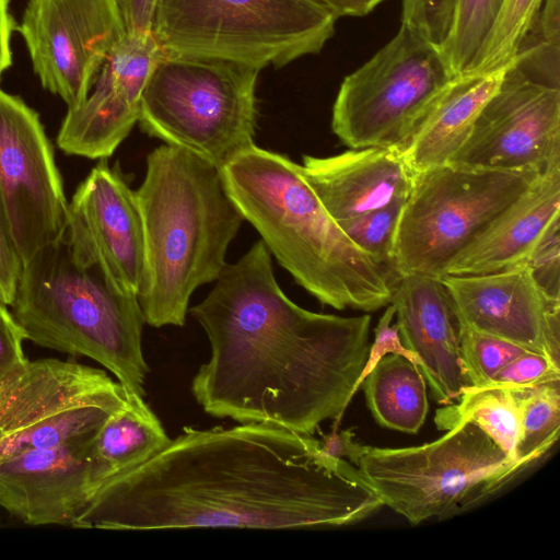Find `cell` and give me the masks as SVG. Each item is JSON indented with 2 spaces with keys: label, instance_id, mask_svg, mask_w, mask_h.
Returning <instances> with one entry per match:
<instances>
[{
  "label": "cell",
  "instance_id": "obj_1",
  "mask_svg": "<svg viewBox=\"0 0 560 560\" xmlns=\"http://www.w3.org/2000/svg\"><path fill=\"white\" fill-rule=\"evenodd\" d=\"M318 444L264 422L187 428L105 482L75 527L311 529L352 525L380 510L357 468Z\"/></svg>",
  "mask_w": 560,
  "mask_h": 560
},
{
  "label": "cell",
  "instance_id": "obj_2",
  "mask_svg": "<svg viewBox=\"0 0 560 560\" xmlns=\"http://www.w3.org/2000/svg\"><path fill=\"white\" fill-rule=\"evenodd\" d=\"M214 282L188 310L210 343L209 360L190 386L203 411L305 435L338 420L362 384L371 316L295 304L279 287L261 240Z\"/></svg>",
  "mask_w": 560,
  "mask_h": 560
},
{
  "label": "cell",
  "instance_id": "obj_3",
  "mask_svg": "<svg viewBox=\"0 0 560 560\" xmlns=\"http://www.w3.org/2000/svg\"><path fill=\"white\" fill-rule=\"evenodd\" d=\"M226 189L277 261L322 304L374 312L399 278L355 246L285 155L252 145L222 168Z\"/></svg>",
  "mask_w": 560,
  "mask_h": 560
},
{
  "label": "cell",
  "instance_id": "obj_4",
  "mask_svg": "<svg viewBox=\"0 0 560 560\" xmlns=\"http://www.w3.org/2000/svg\"><path fill=\"white\" fill-rule=\"evenodd\" d=\"M136 197L144 235L138 296L144 323L184 326L192 293L218 279L245 219L221 168L170 144L148 154Z\"/></svg>",
  "mask_w": 560,
  "mask_h": 560
},
{
  "label": "cell",
  "instance_id": "obj_5",
  "mask_svg": "<svg viewBox=\"0 0 560 560\" xmlns=\"http://www.w3.org/2000/svg\"><path fill=\"white\" fill-rule=\"evenodd\" d=\"M10 307L27 340L89 357L126 392L145 396L149 366L138 298L117 289L100 267L75 261L65 237L22 264Z\"/></svg>",
  "mask_w": 560,
  "mask_h": 560
},
{
  "label": "cell",
  "instance_id": "obj_6",
  "mask_svg": "<svg viewBox=\"0 0 560 560\" xmlns=\"http://www.w3.org/2000/svg\"><path fill=\"white\" fill-rule=\"evenodd\" d=\"M348 462L383 505L413 525L479 505L534 466L511 458L469 422L420 446L392 448L357 443Z\"/></svg>",
  "mask_w": 560,
  "mask_h": 560
},
{
  "label": "cell",
  "instance_id": "obj_7",
  "mask_svg": "<svg viewBox=\"0 0 560 560\" xmlns=\"http://www.w3.org/2000/svg\"><path fill=\"white\" fill-rule=\"evenodd\" d=\"M259 71L162 51L145 83L138 122L150 137L222 168L254 145Z\"/></svg>",
  "mask_w": 560,
  "mask_h": 560
},
{
  "label": "cell",
  "instance_id": "obj_8",
  "mask_svg": "<svg viewBox=\"0 0 560 560\" xmlns=\"http://www.w3.org/2000/svg\"><path fill=\"white\" fill-rule=\"evenodd\" d=\"M337 19L316 0H158L151 33L164 52L261 70L319 52Z\"/></svg>",
  "mask_w": 560,
  "mask_h": 560
},
{
  "label": "cell",
  "instance_id": "obj_9",
  "mask_svg": "<svg viewBox=\"0 0 560 560\" xmlns=\"http://www.w3.org/2000/svg\"><path fill=\"white\" fill-rule=\"evenodd\" d=\"M539 175L451 163L416 173L397 224L393 269L443 277L451 260Z\"/></svg>",
  "mask_w": 560,
  "mask_h": 560
},
{
  "label": "cell",
  "instance_id": "obj_10",
  "mask_svg": "<svg viewBox=\"0 0 560 560\" xmlns=\"http://www.w3.org/2000/svg\"><path fill=\"white\" fill-rule=\"evenodd\" d=\"M453 78L439 46L400 23L394 37L341 82L331 129L350 149L402 150Z\"/></svg>",
  "mask_w": 560,
  "mask_h": 560
},
{
  "label": "cell",
  "instance_id": "obj_11",
  "mask_svg": "<svg viewBox=\"0 0 560 560\" xmlns=\"http://www.w3.org/2000/svg\"><path fill=\"white\" fill-rule=\"evenodd\" d=\"M125 388L103 370L42 359L0 382V460L92 439L122 406Z\"/></svg>",
  "mask_w": 560,
  "mask_h": 560
},
{
  "label": "cell",
  "instance_id": "obj_12",
  "mask_svg": "<svg viewBox=\"0 0 560 560\" xmlns=\"http://www.w3.org/2000/svg\"><path fill=\"white\" fill-rule=\"evenodd\" d=\"M0 198L22 264L65 237L68 201L54 148L39 115L1 88Z\"/></svg>",
  "mask_w": 560,
  "mask_h": 560
},
{
  "label": "cell",
  "instance_id": "obj_13",
  "mask_svg": "<svg viewBox=\"0 0 560 560\" xmlns=\"http://www.w3.org/2000/svg\"><path fill=\"white\" fill-rule=\"evenodd\" d=\"M16 31L43 88L68 108L85 100L126 35L116 0H28Z\"/></svg>",
  "mask_w": 560,
  "mask_h": 560
},
{
  "label": "cell",
  "instance_id": "obj_14",
  "mask_svg": "<svg viewBox=\"0 0 560 560\" xmlns=\"http://www.w3.org/2000/svg\"><path fill=\"white\" fill-rule=\"evenodd\" d=\"M450 163L539 174L560 167V88L527 74L516 58Z\"/></svg>",
  "mask_w": 560,
  "mask_h": 560
},
{
  "label": "cell",
  "instance_id": "obj_15",
  "mask_svg": "<svg viewBox=\"0 0 560 560\" xmlns=\"http://www.w3.org/2000/svg\"><path fill=\"white\" fill-rule=\"evenodd\" d=\"M65 240L75 261L100 267L117 289L139 296L144 235L136 190L107 159H100L68 202Z\"/></svg>",
  "mask_w": 560,
  "mask_h": 560
},
{
  "label": "cell",
  "instance_id": "obj_16",
  "mask_svg": "<svg viewBox=\"0 0 560 560\" xmlns=\"http://www.w3.org/2000/svg\"><path fill=\"white\" fill-rule=\"evenodd\" d=\"M441 280L460 327L492 335L560 364V299L546 293L527 264Z\"/></svg>",
  "mask_w": 560,
  "mask_h": 560
},
{
  "label": "cell",
  "instance_id": "obj_17",
  "mask_svg": "<svg viewBox=\"0 0 560 560\" xmlns=\"http://www.w3.org/2000/svg\"><path fill=\"white\" fill-rule=\"evenodd\" d=\"M161 52L152 33L125 35L85 100L68 108L57 136L59 149L88 159L109 158L139 120L142 93Z\"/></svg>",
  "mask_w": 560,
  "mask_h": 560
},
{
  "label": "cell",
  "instance_id": "obj_18",
  "mask_svg": "<svg viewBox=\"0 0 560 560\" xmlns=\"http://www.w3.org/2000/svg\"><path fill=\"white\" fill-rule=\"evenodd\" d=\"M93 439L26 450L0 460V505L28 525L74 527L95 494Z\"/></svg>",
  "mask_w": 560,
  "mask_h": 560
},
{
  "label": "cell",
  "instance_id": "obj_19",
  "mask_svg": "<svg viewBox=\"0 0 560 560\" xmlns=\"http://www.w3.org/2000/svg\"><path fill=\"white\" fill-rule=\"evenodd\" d=\"M389 304L400 342L412 354L434 400L454 402L467 383L460 361V325L441 278L399 276Z\"/></svg>",
  "mask_w": 560,
  "mask_h": 560
},
{
  "label": "cell",
  "instance_id": "obj_20",
  "mask_svg": "<svg viewBox=\"0 0 560 560\" xmlns=\"http://www.w3.org/2000/svg\"><path fill=\"white\" fill-rule=\"evenodd\" d=\"M301 172L337 223L406 199L416 176L402 150L378 147L304 155Z\"/></svg>",
  "mask_w": 560,
  "mask_h": 560
},
{
  "label": "cell",
  "instance_id": "obj_21",
  "mask_svg": "<svg viewBox=\"0 0 560 560\" xmlns=\"http://www.w3.org/2000/svg\"><path fill=\"white\" fill-rule=\"evenodd\" d=\"M560 217V167L540 174L448 264L444 275H483L528 261Z\"/></svg>",
  "mask_w": 560,
  "mask_h": 560
},
{
  "label": "cell",
  "instance_id": "obj_22",
  "mask_svg": "<svg viewBox=\"0 0 560 560\" xmlns=\"http://www.w3.org/2000/svg\"><path fill=\"white\" fill-rule=\"evenodd\" d=\"M513 62L491 72L458 74L448 82L402 149L413 172L451 162Z\"/></svg>",
  "mask_w": 560,
  "mask_h": 560
},
{
  "label": "cell",
  "instance_id": "obj_23",
  "mask_svg": "<svg viewBox=\"0 0 560 560\" xmlns=\"http://www.w3.org/2000/svg\"><path fill=\"white\" fill-rule=\"evenodd\" d=\"M143 398L125 390L122 406L94 436L90 457L95 493L109 479L149 460L171 441Z\"/></svg>",
  "mask_w": 560,
  "mask_h": 560
},
{
  "label": "cell",
  "instance_id": "obj_24",
  "mask_svg": "<svg viewBox=\"0 0 560 560\" xmlns=\"http://www.w3.org/2000/svg\"><path fill=\"white\" fill-rule=\"evenodd\" d=\"M363 381L366 405L380 425L404 433L421 429L429 411L427 381L407 349L380 357Z\"/></svg>",
  "mask_w": 560,
  "mask_h": 560
},
{
  "label": "cell",
  "instance_id": "obj_25",
  "mask_svg": "<svg viewBox=\"0 0 560 560\" xmlns=\"http://www.w3.org/2000/svg\"><path fill=\"white\" fill-rule=\"evenodd\" d=\"M434 420L440 430H450L465 422L472 423L485 431L511 458L517 459L521 424L517 390L491 385H467L454 402L436 411Z\"/></svg>",
  "mask_w": 560,
  "mask_h": 560
},
{
  "label": "cell",
  "instance_id": "obj_26",
  "mask_svg": "<svg viewBox=\"0 0 560 560\" xmlns=\"http://www.w3.org/2000/svg\"><path fill=\"white\" fill-rule=\"evenodd\" d=\"M542 0H502L476 58L465 73L491 72L511 65L532 31Z\"/></svg>",
  "mask_w": 560,
  "mask_h": 560
},
{
  "label": "cell",
  "instance_id": "obj_27",
  "mask_svg": "<svg viewBox=\"0 0 560 560\" xmlns=\"http://www.w3.org/2000/svg\"><path fill=\"white\" fill-rule=\"evenodd\" d=\"M517 392L521 424L516 457L535 465L559 438L560 382Z\"/></svg>",
  "mask_w": 560,
  "mask_h": 560
},
{
  "label": "cell",
  "instance_id": "obj_28",
  "mask_svg": "<svg viewBox=\"0 0 560 560\" xmlns=\"http://www.w3.org/2000/svg\"><path fill=\"white\" fill-rule=\"evenodd\" d=\"M502 0H454L447 34L439 47L454 77L465 73L489 33Z\"/></svg>",
  "mask_w": 560,
  "mask_h": 560
},
{
  "label": "cell",
  "instance_id": "obj_29",
  "mask_svg": "<svg viewBox=\"0 0 560 560\" xmlns=\"http://www.w3.org/2000/svg\"><path fill=\"white\" fill-rule=\"evenodd\" d=\"M525 350L499 337L460 327V361L467 385H490L499 371Z\"/></svg>",
  "mask_w": 560,
  "mask_h": 560
},
{
  "label": "cell",
  "instance_id": "obj_30",
  "mask_svg": "<svg viewBox=\"0 0 560 560\" xmlns=\"http://www.w3.org/2000/svg\"><path fill=\"white\" fill-rule=\"evenodd\" d=\"M405 200L339 222L338 225L362 252L393 269L396 230Z\"/></svg>",
  "mask_w": 560,
  "mask_h": 560
},
{
  "label": "cell",
  "instance_id": "obj_31",
  "mask_svg": "<svg viewBox=\"0 0 560 560\" xmlns=\"http://www.w3.org/2000/svg\"><path fill=\"white\" fill-rule=\"evenodd\" d=\"M552 382H560V364L542 353L525 350L508 362L490 385L523 390Z\"/></svg>",
  "mask_w": 560,
  "mask_h": 560
},
{
  "label": "cell",
  "instance_id": "obj_32",
  "mask_svg": "<svg viewBox=\"0 0 560 560\" xmlns=\"http://www.w3.org/2000/svg\"><path fill=\"white\" fill-rule=\"evenodd\" d=\"M454 0H401V23L436 46L443 43Z\"/></svg>",
  "mask_w": 560,
  "mask_h": 560
},
{
  "label": "cell",
  "instance_id": "obj_33",
  "mask_svg": "<svg viewBox=\"0 0 560 560\" xmlns=\"http://www.w3.org/2000/svg\"><path fill=\"white\" fill-rule=\"evenodd\" d=\"M560 221L545 233L528 261L535 280L550 296L560 299Z\"/></svg>",
  "mask_w": 560,
  "mask_h": 560
},
{
  "label": "cell",
  "instance_id": "obj_34",
  "mask_svg": "<svg viewBox=\"0 0 560 560\" xmlns=\"http://www.w3.org/2000/svg\"><path fill=\"white\" fill-rule=\"evenodd\" d=\"M25 339L26 335L9 306L0 302V382L30 361L23 351Z\"/></svg>",
  "mask_w": 560,
  "mask_h": 560
},
{
  "label": "cell",
  "instance_id": "obj_35",
  "mask_svg": "<svg viewBox=\"0 0 560 560\" xmlns=\"http://www.w3.org/2000/svg\"><path fill=\"white\" fill-rule=\"evenodd\" d=\"M22 269V261L11 240L0 198V302L10 307Z\"/></svg>",
  "mask_w": 560,
  "mask_h": 560
},
{
  "label": "cell",
  "instance_id": "obj_36",
  "mask_svg": "<svg viewBox=\"0 0 560 560\" xmlns=\"http://www.w3.org/2000/svg\"><path fill=\"white\" fill-rule=\"evenodd\" d=\"M126 35L151 33L158 0H116Z\"/></svg>",
  "mask_w": 560,
  "mask_h": 560
},
{
  "label": "cell",
  "instance_id": "obj_37",
  "mask_svg": "<svg viewBox=\"0 0 560 560\" xmlns=\"http://www.w3.org/2000/svg\"><path fill=\"white\" fill-rule=\"evenodd\" d=\"M357 442L352 430L334 431L319 440V451L334 459L350 458ZM347 460V459H346Z\"/></svg>",
  "mask_w": 560,
  "mask_h": 560
},
{
  "label": "cell",
  "instance_id": "obj_38",
  "mask_svg": "<svg viewBox=\"0 0 560 560\" xmlns=\"http://www.w3.org/2000/svg\"><path fill=\"white\" fill-rule=\"evenodd\" d=\"M9 3L10 0H0V78L12 65L11 37L16 30Z\"/></svg>",
  "mask_w": 560,
  "mask_h": 560
},
{
  "label": "cell",
  "instance_id": "obj_39",
  "mask_svg": "<svg viewBox=\"0 0 560 560\" xmlns=\"http://www.w3.org/2000/svg\"><path fill=\"white\" fill-rule=\"evenodd\" d=\"M338 19L343 16L360 18L371 13L385 0H316Z\"/></svg>",
  "mask_w": 560,
  "mask_h": 560
}]
</instances>
